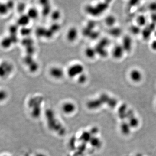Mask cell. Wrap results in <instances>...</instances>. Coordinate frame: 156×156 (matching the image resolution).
Returning a JSON list of instances; mask_svg holds the SVG:
<instances>
[{
  "mask_svg": "<svg viewBox=\"0 0 156 156\" xmlns=\"http://www.w3.org/2000/svg\"><path fill=\"white\" fill-rule=\"evenodd\" d=\"M148 8L152 13H156V2H153L150 3L148 6Z\"/></svg>",
  "mask_w": 156,
  "mask_h": 156,
  "instance_id": "cell-21",
  "label": "cell"
},
{
  "mask_svg": "<svg viewBox=\"0 0 156 156\" xmlns=\"http://www.w3.org/2000/svg\"><path fill=\"white\" fill-rule=\"evenodd\" d=\"M138 1H130L129 3V4L130 6L133 7L135 6L136 5H138Z\"/></svg>",
  "mask_w": 156,
  "mask_h": 156,
  "instance_id": "cell-28",
  "label": "cell"
},
{
  "mask_svg": "<svg viewBox=\"0 0 156 156\" xmlns=\"http://www.w3.org/2000/svg\"><path fill=\"white\" fill-rule=\"evenodd\" d=\"M122 30L121 28H118V27H112L110 28L109 30V33L111 35L114 37H119L122 35Z\"/></svg>",
  "mask_w": 156,
  "mask_h": 156,
  "instance_id": "cell-13",
  "label": "cell"
},
{
  "mask_svg": "<svg viewBox=\"0 0 156 156\" xmlns=\"http://www.w3.org/2000/svg\"><path fill=\"white\" fill-rule=\"evenodd\" d=\"M50 74L52 77L56 79H60L63 76L64 73L63 69L59 67H53L50 70Z\"/></svg>",
  "mask_w": 156,
  "mask_h": 156,
  "instance_id": "cell-7",
  "label": "cell"
},
{
  "mask_svg": "<svg viewBox=\"0 0 156 156\" xmlns=\"http://www.w3.org/2000/svg\"><path fill=\"white\" fill-rule=\"evenodd\" d=\"M78 31L77 29L75 27L71 28L69 29L67 33V37L69 41H74L78 37Z\"/></svg>",
  "mask_w": 156,
  "mask_h": 156,
  "instance_id": "cell-8",
  "label": "cell"
},
{
  "mask_svg": "<svg viewBox=\"0 0 156 156\" xmlns=\"http://www.w3.org/2000/svg\"><path fill=\"white\" fill-rule=\"evenodd\" d=\"M27 15L31 19H35L37 18L38 15V12L37 10L34 8H31L28 11Z\"/></svg>",
  "mask_w": 156,
  "mask_h": 156,
  "instance_id": "cell-17",
  "label": "cell"
},
{
  "mask_svg": "<svg viewBox=\"0 0 156 156\" xmlns=\"http://www.w3.org/2000/svg\"><path fill=\"white\" fill-rule=\"evenodd\" d=\"M116 21L115 17L112 15H110L106 17L105 19V23L106 25L111 28L114 27L116 22Z\"/></svg>",
  "mask_w": 156,
  "mask_h": 156,
  "instance_id": "cell-12",
  "label": "cell"
},
{
  "mask_svg": "<svg viewBox=\"0 0 156 156\" xmlns=\"http://www.w3.org/2000/svg\"><path fill=\"white\" fill-rule=\"evenodd\" d=\"M9 9L6 5L0 3V15H6Z\"/></svg>",
  "mask_w": 156,
  "mask_h": 156,
  "instance_id": "cell-19",
  "label": "cell"
},
{
  "mask_svg": "<svg viewBox=\"0 0 156 156\" xmlns=\"http://www.w3.org/2000/svg\"><path fill=\"white\" fill-rule=\"evenodd\" d=\"M137 25L140 27H145L147 25L146 17L144 15H140L136 18Z\"/></svg>",
  "mask_w": 156,
  "mask_h": 156,
  "instance_id": "cell-11",
  "label": "cell"
},
{
  "mask_svg": "<svg viewBox=\"0 0 156 156\" xmlns=\"http://www.w3.org/2000/svg\"><path fill=\"white\" fill-rule=\"evenodd\" d=\"M151 47L153 50L156 51V40H154L151 44Z\"/></svg>",
  "mask_w": 156,
  "mask_h": 156,
  "instance_id": "cell-27",
  "label": "cell"
},
{
  "mask_svg": "<svg viewBox=\"0 0 156 156\" xmlns=\"http://www.w3.org/2000/svg\"><path fill=\"white\" fill-rule=\"evenodd\" d=\"M154 35H155V37H156V31H155Z\"/></svg>",
  "mask_w": 156,
  "mask_h": 156,
  "instance_id": "cell-29",
  "label": "cell"
},
{
  "mask_svg": "<svg viewBox=\"0 0 156 156\" xmlns=\"http://www.w3.org/2000/svg\"><path fill=\"white\" fill-rule=\"evenodd\" d=\"M96 54V49L92 48H88L85 51L86 56L89 58L92 59L94 57Z\"/></svg>",
  "mask_w": 156,
  "mask_h": 156,
  "instance_id": "cell-16",
  "label": "cell"
},
{
  "mask_svg": "<svg viewBox=\"0 0 156 156\" xmlns=\"http://www.w3.org/2000/svg\"><path fill=\"white\" fill-rule=\"evenodd\" d=\"M86 76L83 73H82L80 75V76H79V79H78V80L80 83H84V82L86 81Z\"/></svg>",
  "mask_w": 156,
  "mask_h": 156,
  "instance_id": "cell-24",
  "label": "cell"
},
{
  "mask_svg": "<svg viewBox=\"0 0 156 156\" xmlns=\"http://www.w3.org/2000/svg\"><path fill=\"white\" fill-rule=\"evenodd\" d=\"M130 79L134 83H139L142 80L143 75L141 72L138 69H133L130 72Z\"/></svg>",
  "mask_w": 156,
  "mask_h": 156,
  "instance_id": "cell-6",
  "label": "cell"
},
{
  "mask_svg": "<svg viewBox=\"0 0 156 156\" xmlns=\"http://www.w3.org/2000/svg\"><path fill=\"white\" fill-rule=\"evenodd\" d=\"M60 16V13L58 11H55L52 14V18L54 20H57V19H59Z\"/></svg>",
  "mask_w": 156,
  "mask_h": 156,
  "instance_id": "cell-25",
  "label": "cell"
},
{
  "mask_svg": "<svg viewBox=\"0 0 156 156\" xmlns=\"http://www.w3.org/2000/svg\"><path fill=\"white\" fill-rule=\"evenodd\" d=\"M14 66L12 63L7 60L0 62V78L3 80L8 79L14 72Z\"/></svg>",
  "mask_w": 156,
  "mask_h": 156,
  "instance_id": "cell-1",
  "label": "cell"
},
{
  "mask_svg": "<svg viewBox=\"0 0 156 156\" xmlns=\"http://www.w3.org/2000/svg\"><path fill=\"white\" fill-rule=\"evenodd\" d=\"M131 127L128 123L125 122L121 125V130L124 135H129L131 132Z\"/></svg>",
  "mask_w": 156,
  "mask_h": 156,
  "instance_id": "cell-15",
  "label": "cell"
},
{
  "mask_svg": "<svg viewBox=\"0 0 156 156\" xmlns=\"http://www.w3.org/2000/svg\"><path fill=\"white\" fill-rule=\"evenodd\" d=\"M151 19L152 23L156 24V13H152L151 15Z\"/></svg>",
  "mask_w": 156,
  "mask_h": 156,
  "instance_id": "cell-26",
  "label": "cell"
},
{
  "mask_svg": "<svg viewBox=\"0 0 156 156\" xmlns=\"http://www.w3.org/2000/svg\"><path fill=\"white\" fill-rule=\"evenodd\" d=\"M128 123L131 128H136L138 126L139 122L138 118L133 116L129 118V121Z\"/></svg>",
  "mask_w": 156,
  "mask_h": 156,
  "instance_id": "cell-18",
  "label": "cell"
},
{
  "mask_svg": "<svg viewBox=\"0 0 156 156\" xmlns=\"http://www.w3.org/2000/svg\"></svg>",
  "mask_w": 156,
  "mask_h": 156,
  "instance_id": "cell-30",
  "label": "cell"
},
{
  "mask_svg": "<svg viewBox=\"0 0 156 156\" xmlns=\"http://www.w3.org/2000/svg\"><path fill=\"white\" fill-rule=\"evenodd\" d=\"M132 40L129 36H124L122 41V46L125 52H130L132 48Z\"/></svg>",
  "mask_w": 156,
  "mask_h": 156,
  "instance_id": "cell-4",
  "label": "cell"
},
{
  "mask_svg": "<svg viewBox=\"0 0 156 156\" xmlns=\"http://www.w3.org/2000/svg\"><path fill=\"white\" fill-rule=\"evenodd\" d=\"M130 31L131 33L134 35H137L141 34L142 31V29L141 27L138 26V25H132L130 27Z\"/></svg>",
  "mask_w": 156,
  "mask_h": 156,
  "instance_id": "cell-14",
  "label": "cell"
},
{
  "mask_svg": "<svg viewBox=\"0 0 156 156\" xmlns=\"http://www.w3.org/2000/svg\"><path fill=\"white\" fill-rule=\"evenodd\" d=\"M31 19L27 15H22L19 18L18 21V25L21 26L22 27H26L30 23Z\"/></svg>",
  "mask_w": 156,
  "mask_h": 156,
  "instance_id": "cell-10",
  "label": "cell"
},
{
  "mask_svg": "<svg viewBox=\"0 0 156 156\" xmlns=\"http://www.w3.org/2000/svg\"><path fill=\"white\" fill-rule=\"evenodd\" d=\"M14 41L11 37H5L3 38L1 41V46L5 49L9 48L12 45Z\"/></svg>",
  "mask_w": 156,
  "mask_h": 156,
  "instance_id": "cell-9",
  "label": "cell"
},
{
  "mask_svg": "<svg viewBox=\"0 0 156 156\" xmlns=\"http://www.w3.org/2000/svg\"><path fill=\"white\" fill-rule=\"evenodd\" d=\"M18 31V28L16 25L11 26L9 28V32L11 35H16Z\"/></svg>",
  "mask_w": 156,
  "mask_h": 156,
  "instance_id": "cell-23",
  "label": "cell"
},
{
  "mask_svg": "<svg viewBox=\"0 0 156 156\" xmlns=\"http://www.w3.org/2000/svg\"><path fill=\"white\" fill-rule=\"evenodd\" d=\"M20 32H21L22 35L24 36H28L29 35L31 31L29 28H26V27L22 28L21 29Z\"/></svg>",
  "mask_w": 156,
  "mask_h": 156,
  "instance_id": "cell-22",
  "label": "cell"
},
{
  "mask_svg": "<svg viewBox=\"0 0 156 156\" xmlns=\"http://www.w3.org/2000/svg\"><path fill=\"white\" fill-rule=\"evenodd\" d=\"M156 24L151 23L146 25L142 30V37L145 40H148L150 38L153 32L155 31Z\"/></svg>",
  "mask_w": 156,
  "mask_h": 156,
  "instance_id": "cell-3",
  "label": "cell"
},
{
  "mask_svg": "<svg viewBox=\"0 0 156 156\" xmlns=\"http://www.w3.org/2000/svg\"><path fill=\"white\" fill-rule=\"evenodd\" d=\"M7 91L4 89H0V102H3L8 97Z\"/></svg>",
  "mask_w": 156,
  "mask_h": 156,
  "instance_id": "cell-20",
  "label": "cell"
},
{
  "mask_svg": "<svg viewBox=\"0 0 156 156\" xmlns=\"http://www.w3.org/2000/svg\"><path fill=\"white\" fill-rule=\"evenodd\" d=\"M125 53V50L122 45H116L112 49V55L114 58L119 60L122 57Z\"/></svg>",
  "mask_w": 156,
  "mask_h": 156,
  "instance_id": "cell-5",
  "label": "cell"
},
{
  "mask_svg": "<svg viewBox=\"0 0 156 156\" xmlns=\"http://www.w3.org/2000/svg\"><path fill=\"white\" fill-rule=\"evenodd\" d=\"M84 68L80 64H76L71 66L68 69L67 74L69 77L74 78L83 73Z\"/></svg>",
  "mask_w": 156,
  "mask_h": 156,
  "instance_id": "cell-2",
  "label": "cell"
}]
</instances>
